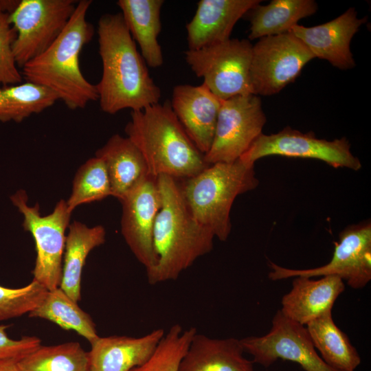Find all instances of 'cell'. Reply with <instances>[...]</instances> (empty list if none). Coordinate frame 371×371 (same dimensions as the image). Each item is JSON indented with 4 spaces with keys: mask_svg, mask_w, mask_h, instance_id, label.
Here are the masks:
<instances>
[{
    "mask_svg": "<svg viewBox=\"0 0 371 371\" xmlns=\"http://www.w3.org/2000/svg\"><path fill=\"white\" fill-rule=\"evenodd\" d=\"M28 315L49 320L64 330H74L90 344L99 337L91 316L60 287L47 291L39 305Z\"/></svg>",
    "mask_w": 371,
    "mask_h": 371,
    "instance_id": "cell-26",
    "label": "cell"
},
{
    "mask_svg": "<svg viewBox=\"0 0 371 371\" xmlns=\"http://www.w3.org/2000/svg\"><path fill=\"white\" fill-rule=\"evenodd\" d=\"M245 352L253 357V363L265 368L278 359L298 363L305 371H339L321 358L306 326L293 321L278 310L268 333L240 339Z\"/></svg>",
    "mask_w": 371,
    "mask_h": 371,
    "instance_id": "cell-12",
    "label": "cell"
},
{
    "mask_svg": "<svg viewBox=\"0 0 371 371\" xmlns=\"http://www.w3.org/2000/svg\"><path fill=\"white\" fill-rule=\"evenodd\" d=\"M91 0L78 1L66 27L42 54L21 68L23 78L54 92L71 110L84 109L98 100L95 85L89 82L80 67L83 47L93 38L94 28L87 20Z\"/></svg>",
    "mask_w": 371,
    "mask_h": 371,
    "instance_id": "cell-3",
    "label": "cell"
},
{
    "mask_svg": "<svg viewBox=\"0 0 371 371\" xmlns=\"http://www.w3.org/2000/svg\"><path fill=\"white\" fill-rule=\"evenodd\" d=\"M95 156L105 164L111 196L120 201L149 175L143 155L127 137L112 135Z\"/></svg>",
    "mask_w": 371,
    "mask_h": 371,
    "instance_id": "cell-21",
    "label": "cell"
},
{
    "mask_svg": "<svg viewBox=\"0 0 371 371\" xmlns=\"http://www.w3.org/2000/svg\"><path fill=\"white\" fill-rule=\"evenodd\" d=\"M58 100L50 90L25 82L0 88V122H21L40 113Z\"/></svg>",
    "mask_w": 371,
    "mask_h": 371,
    "instance_id": "cell-27",
    "label": "cell"
},
{
    "mask_svg": "<svg viewBox=\"0 0 371 371\" xmlns=\"http://www.w3.org/2000/svg\"><path fill=\"white\" fill-rule=\"evenodd\" d=\"M97 32L102 72L95 87L101 110L115 114L159 103L161 90L150 77L121 13L103 14Z\"/></svg>",
    "mask_w": 371,
    "mask_h": 371,
    "instance_id": "cell-1",
    "label": "cell"
},
{
    "mask_svg": "<svg viewBox=\"0 0 371 371\" xmlns=\"http://www.w3.org/2000/svg\"><path fill=\"white\" fill-rule=\"evenodd\" d=\"M367 18H358L354 8L338 17L313 27L293 26L291 32L302 41L315 58L324 59L339 69L355 66L350 42Z\"/></svg>",
    "mask_w": 371,
    "mask_h": 371,
    "instance_id": "cell-15",
    "label": "cell"
},
{
    "mask_svg": "<svg viewBox=\"0 0 371 371\" xmlns=\"http://www.w3.org/2000/svg\"><path fill=\"white\" fill-rule=\"evenodd\" d=\"M317 10L313 0H272L265 5L259 3L247 13L250 21L249 38L290 32L300 19L314 14Z\"/></svg>",
    "mask_w": 371,
    "mask_h": 371,
    "instance_id": "cell-24",
    "label": "cell"
},
{
    "mask_svg": "<svg viewBox=\"0 0 371 371\" xmlns=\"http://www.w3.org/2000/svg\"><path fill=\"white\" fill-rule=\"evenodd\" d=\"M313 54L292 32L259 38L252 47L250 81L252 93L269 96L293 82Z\"/></svg>",
    "mask_w": 371,
    "mask_h": 371,
    "instance_id": "cell-9",
    "label": "cell"
},
{
    "mask_svg": "<svg viewBox=\"0 0 371 371\" xmlns=\"http://www.w3.org/2000/svg\"><path fill=\"white\" fill-rule=\"evenodd\" d=\"M244 352L238 339L211 338L196 333L178 371H255L253 361Z\"/></svg>",
    "mask_w": 371,
    "mask_h": 371,
    "instance_id": "cell-20",
    "label": "cell"
},
{
    "mask_svg": "<svg viewBox=\"0 0 371 371\" xmlns=\"http://www.w3.org/2000/svg\"><path fill=\"white\" fill-rule=\"evenodd\" d=\"M120 202L122 236L148 274L157 264L153 242L155 222L161 205L157 177L148 175Z\"/></svg>",
    "mask_w": 371,
    "mask_h": 371,
    "instance_id": "cell-14",
    "label": "cell"
},
{
    "mask_svg": "<svg viewBox=\"0 0 371 371\" xmlns=\"http://www.w3.org/2000/svg\"><path fill=\"white\" fill-rule=\"evenodd\" d=\"M8 326L0 325V361L14 359L20 361L41 346V340L35 336H23L19 339L8 337Z\"/></svg>",
    "mask_w": 371,
    "mask_h": 371,
    "instance_id": "cell-33",
    "label": "cell"
},
{
    "mask_svg": "<svg viewBox=\"0 0 371 371\" xmlns=\"http://www.w3.org/2000/svg\"><path fill=\"white\" fill-rule=\"evenodd\" d=\"M47 291L34 280L21 288L0 286V321L29 314L39 305Z\"/></svg>",
    "mask_w": 371,
    "mask_h": 371,
    "instance_id": "cell-31",
    "label": "cell"
},
{
    "mask_svg": "<svg viewBox=\"0 0 371 371\" xmlns=\"http://www.w3.org/2000/svg\"><path fill=\"white\" fill-rule=\"evenodd\" d=\"M16 35L9 14L0 13V88L21 83L23 79L13 53Z\"/></svg>",
    "mask_w": 371,
    "mask_h": 371,
    "instance_id": "cell-32",
    "label": "cell"
},
{
    "mask_svg": "<svg viewBox=\"0 0 371 371\" xmlns=\"http://www.w3.org/2000/svg\"><path fill=\"white\" fill-rule=\"evenodd\" d=\"M71 190L66 201L71 212L80 205L111 196L110 181L104 161L95 156L83 164L76 173Z\"/></svg>",
    "mask_w": 371,
    "mask_h": 371,
    "instance_id": "cell-29",
    "label": "cell"
},
{
    "mask_svg": "<svg viewBox=\"0 0 371 371\" xmlns=\"http://www.w3.org/2000/svg\"><path fill=\"white\" fill-rule=\"evenodd\" d=\"M157 182L161 205L153 230L157 264L146 274L151 285L176 280L199 258L212 250L214 238L192 216L180 179L159 175Z\"/></svg>",
    "mask_w": 371,
    "mask_h": 371,
    "instance_id": "cell-2",
    "label": "cell"
},
{
    "mask_svg": "<svg viewBox=\"0 0 371 371\" xmlns=\"http://www.w3.org/2000/svg\"><path fill=\"white\" fill-rule=\"evenodd\" d=\"M163 0H119L123 20L146 65L157 68L164 57L158 37L161 29L160 13Z\"/></svg>",
    "mask_w": 371,
    "mask_h": 371,
    "instance_id": "cell-22",
    "label": "cell"
},
{
    "mask_svg": "<svg viewBox=\"0 0 371 371\" xmlns=\"http://www.w3.org/2000/svg\"><path fill=\"white\" fill-rule=\"evenodd\" d=\"M253 45L247 39L229 38L196 50L185 52L194 74L218 98L253 94L250 67Z\"/></svg>",
    "mask_w": 371,
    "mask_h": 371,
    "instance_id": "cell-6",
    "label": "cell"
},
{
    "mask_svg": "<svg viewBox=\"0 0 371 371\" xmlns=\"http://www.w3.org/2000/svg\"><path fill=\"white\" fill-rule=\"evenodd\" d=\"M280 155L286 157L315 159L334 168H347L359 170V159L350 151L346 137L332 141L318 139L313 132L306 133L286 126L277 133H262L239 158L254 164L260 158Z\"/></svg>",
    "mask_w": 371,
    "mask_h": 371,
    "instance_id": "cell-13",
    "label": "cell"
},
{
    "mask_svg": "<svg viewBox=\"0 0 371 371\" xmlns=\"http://www.w3.org/2000/svg\"><path fill=\"white\" fill-rule=\"evenodd\" d=\"M74 0H20L9 14L16 31L13 53L19 67L45 51L61 34L77 4Z\"/></svg>",
    "mask_w": 371,
    "mask_h": 371,
    "instance_id": "cell-8",
    "label": "cell"
},
{
    "mask_svg": "<svg viewBox=\"0 0 371 371\" xmlns=\"http://www.w3.org/2000/svg\"><path fill=\"white\" fill-rule=\"evenodd\" d=\"M165 333L157 328L142 337H99L91 343L89 371H130L146 362Z\"/></svg>",
    "mask_w": 371,
    "mask_h": 371,
    "instance_id": "cell-19",
    "label": "cell"
},
{
    "mask_svg": "<svg viewBox=\"0 0 371 371\" xmlns=\"http://www.w3.org/2000/svg\"><path fill=\"white\" fill-rule=\"evenodd\" d=\"M266 120L258 95H237L222 100L213 142L204 155L205 163L238 159L262 133Z\"/></svg>",
    "mask_w": 371,
    "mask_h": 371,
    "instance_id": "cell-10",
    "label": "cell"
},
{
    "mask_svg": "<svg viewBox=\"0 0 371 371\" xmlns=\"http://www.w3.org/2000/svg\"><path fill=\"white\" fill-rule=\"evenodd\" d=\"M21 371H89V355L78 342L40 346L18 361Z\"/></svg>",
    "mask_w": 371,
    "mask_h": 371,
    "instance_id": "cell-28",
    "label": "cell"
},
{
    "mask_svg": "<svg viewBox=\"0 0 371 371\" xmlns=\"http://www.w3.org/2000/svg\"><path fill=\"white\" fill-rule=\"evenodd\" d=\"M19 2L20 0H0V13L11 14Z\"/></svg>",
    "mask_w": 371,
    "mask_h": 371,
    "instance_id": "cell-34",
    "label": "cell"
},
{
    "mask_svg": "<svg viewBox=\"0 0 371 371\" xmlns=\"http://www.w3.org/2000/svg\"><path fill=\"white\" fill-rule=\"evenodd\" d=\"M221 101L203 82L200 85H178L173 89L171 108L203 155L212 144Z\"/></svg>",
    "mask_w": 371,
    "mask_h": 371,
    "instance_id": "cell-16",
    "label": "cell"
},
{
    "mask_svg": "<svg viewBox=\"0 0 371 371\" xmlns=\"http://www.w3.org/2000/svg\"><path fill=\"white\" fill-rule=\"evenodd\" d=\"M181 183L194 218L221 241L227 240L230 234V212L235 199L258 186L254 164L240 159L212 164Z\"/></svg>",
    "mask_w": 371,
    "mask_h": 371,
    "instance_id": "cell-5",
    "label": "cell"
},
{
    "mask_svg": "<svg viewBox=\"0 0 371 371\" xmlns=\"http://www.w3.org/2000/svg\"><path fill=\"white\" fill-rule=\"evenodd\" d=\"M260 0H201L186 25L188 49L196 50L230 38L237 21Z\"/></svg>",
    "mask_w": 371,
    "mask_h": 371,
    "instance_id": "cell-17",
    "label": "cell"
},
{
    "mask_svg": "<svg viewBox=\"0 0 371 371\" xmlns=\"http://www.w3.org/2000/svg\"><path fill=\"white\" fill-rule=\"evenodd\" d=\"M11 201L23 216V226L32 235L36 256L33 270L34 280L48 291L59 287L65 247V231L69 225L71 212L66 201H58L52 213L41 216L39 206L27 204L24 190H18Z\"/></svg>",
    "mask_w": 371,
    "mask_h": 371,
    "instance_id": "cell-7",
    "label": "cell"
},
{
    "mask_svg": "<svg viewBox=\"0 0 371 371\" xmlns=\"http://www.w3.org/2000/svg\"><path fill=\"white\" fill-rule=\"evenodd\" d=\"M344 289V282L336 276H325L319 280L296 276L291 289L282 298L280 311L289 319L306 326L332 311Z\"/></svg>",
    "mask_w": 371,
    "mask_h": 371,
    "instance_id": "cell-18",
    "label": "cell"
},
{
    "mask_svg": "<svg viewBox=\"0 0 371 371\" xmlns=\"http://www.w3.org/2000/svg\"><path fill=\"white\" fill-rule=\"evenodd\" d=\"M125 133L141 152L148 174L153 177L186 179L210 166L187 135L170 101L131 111Z\"/></svg>",
    "mask_w": 371,
    "mask_h": 371,
    "instance_id": "cell-4",
    "label": "cell"
},
{
    "mask_svg": "<svg viewBox=\"0 0 371 371\" xmlns=\"http://www.w3.org/2000/svg\"><path fill=\"white\" fill-rule=\"evenodd\" d=\"M306 328L326 364L339 371H355L360 365L357 350L333 321L332 311L312 320Z\"/></svg>",
    "mask_w": 371,
    "mask_h": 371,
    "instance_id": "cell-25",
    "label": "cell"
},
{
    "mask_svg": "<svg viewBox=\"0 0 371 371\" xmlns=\"http://www.w3.org/2000/svg\"><path fill=\"white\" fill-rule=\"evenodd\" d=\"M269 273L271 280H280L296 276L313 278L336 276L350 287L358 289L371 280V224L366 221L344 229L335 243L331 260L327 264L312 269H293L279 266L271 261Z\"/></svg>",
    "mask_w": 371,
    "mask_h": 371,
    "instance_id": "cell-11",
    "label": "cell"
},
{
    "mask_svg": "<svg viewBox=\"0 0 371 371\" xmlns=\"http://www.w3.org/2000/svg\"><path fill=\"white\" fill-rule=\"evenodd\" d=\"M103 226L88 227L74 221L69 225L59 287L76 302L81 297L82 269L89 254L105 241Z\"/></svg>",
    "mask_w": 371,
    "mask_h": 371,
    "instance_id": "cell-23",
    "label": "cell"
},
{
    "mask_svg": "<svg viewBox=\"0 0 371 371\" xmlns=\"http://www.w3.org/2000/svg\"><path fill=\"white\" fill-rule=\"evenodd\" d=\"M18 361L19 360L14 359L1 360L0 371H21Z\"/></svg>",
    "mask_w": 371,
    "mask_h": 371,
    "instance_id": "cell-35",
    "label": "cell"
},
{
    "mask_svg": "<svg viewBox=\"0 0 371 371\" xmlns=\"http://www.w3.org/2000/svg\"><path fill=\"white\" fill-rule=\"evenodd\" d=\"M196 333L194 327L183 330L180 324H173L149 359L130 371H178L180 362Z\"/></svg>",
    "mask_w": 371,
    "mask_h": 371,
    "instance_id": "cell-30",
    "label": "cell"
}]
</instances>
